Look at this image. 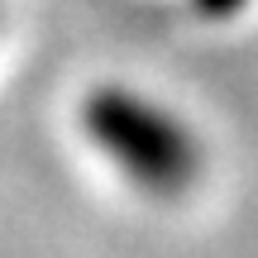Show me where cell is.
Returning a JSON list of instances; mask_svg holds the SVG:
<instances>
[{"label":"cell","mask_w":258,"mask_h":258,"mask_svg":"<svg viewBox=\"0 0 258 258\" xmlns=\"http://www.w3.org/2000/svg\"><path fill=\"white\" fill-rule=\"evenodd\" d=\"M82 124L91 144L148 196H182L201 172L196 134L172 110L139 91H124V86L91 91L82 105Z\"/></svg>","instance_id":"1"},{"label":"cell","mask_w":258,"mask_h":258,"mask_svg":"<svg viewBox=\"0 0 258 258\" xmlns=\"http://www.w3.org/2000/svg\"><path fill=\"white\" fill-rule=\"evenodd\" d=\"M191 5H196L201 19H230V15H239L249 0H191Z\"/></svg>","instance_id":"2"}]
</instances>
